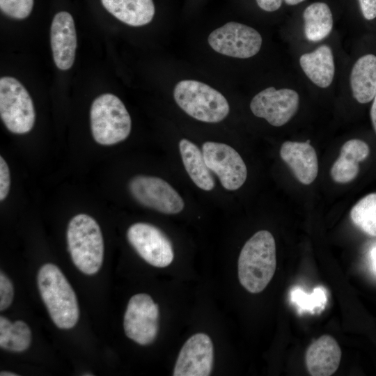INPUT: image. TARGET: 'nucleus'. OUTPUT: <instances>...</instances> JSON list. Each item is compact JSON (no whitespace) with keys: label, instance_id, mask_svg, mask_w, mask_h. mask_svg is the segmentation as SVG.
I'll list each match as a JSON object with an SVG mask.
<instances>
[{"label":"nucleus","instance_id":"f257e3e1","mask_svg":"<svg viewBox=\"0 0 376 376\" xmlns=\"http://www.w3.org/2000/svg\"><path fill=\"white\" fill-rule=\"evenodd\" d=\"M276 267V244L272 233L260 230L243 246L237 262L238 279L251 293L262 292L272 279Z\"/></svg>","mask_w":376,"mask_h":376},{"label":"nucleus","instance_id":"f03ea898","mask_svg":"<svg viewBox=\"0 0 376 376\" xmlns=\"http://www.w3.org/2000/svg\"><path fill=\"white\" fill-rule=\"evenodd\" d=\"M37 283L41 298L57 327H74L79 317L77 297L70 283L54 264L46 263L39 269Z\"/></svg>","mask_w":376,"mask_h":376},{"label":"nucleus","instance_id":"7ed1b4c3","mask_svg":"<svg viewBox=\"0 0 376 376\" xmlns=\"http://www.w3.org/2000/svg\"><path fill=\"white\" fill-rule=\"evenodd\" d=\"M68 250L75 265L84 274L93 275L102 267L104 242L97 221L86 214L70 221L67 230Z\"/></svg>","mask_w":376,"mask_h":376},{"label":"nucleus","instance_id":"20e7f679","mask_svg":"<svg viewBox=\"0 0 376 376\" xmlns=\"http://www.w3.org/2000/svg\"><path fill=\"white\" fill-rule=\"evenodd\" d=\"M173 97L182 110L199 121L219 123L229 113L226 98L217 90L199 81H180L174 87Z\"/></svg>","mask_w":376,"mask_h":376},{"label":"nucleus","instance_id":"39448f33","mask_svg":"<svg viewBox=\"0 0 376 376\" xmlns=\"http://www.w3.org/2000/svg\"><path fill=\"white\" fill-rule=\"evenodd\" d=\"M91 127L97 143L111 146L127 138L131 132L132 121L123 102L113 94L104 93L92 103Z\"/></svg>","mask_w":376,"mask_h":376},{"label":"nucleus","instance_id":"423d86ee","mask_svg":"<svg viewBox=\"0 0 376 376\" xmlns=\"http://www.w3.org/2000/svg\"><path fill=\"white\" fill-rule=\"evenodd\" d=\"M0 116L11 132L23 134L33 127L36 113L32 99L24 86L15 78L0 79Z\"/></svg>","mask_w":376,"mask_h":376},{"label":"nucleus","instance_id":"0eeeda50","mask_svg":"<svg viewBox=\"0 0 376 376\" xmlns=\"http://www.w3.org/2000/svg\"><path fill=\"white\" fill-rule=\"evenodd\" d=\"M207 42L217 53L238 58H247L260 49L262 37L254 29L239 22H230L212 31Z\"/></svg>","mask_w":376,"mask_h":376},{"label":"nucleus","instance_id":"6e6552de","mask_svg":"<svg viewBox=\"0 0 376 376\" xmlns=\"http://www.w3.org/2000/svg\"><path fill=\"white\" fill-rule=\"evenodd\" d=\"M159 318V306L149 295H134L130 298L124 315L125 335L141 345L152 343L158 334Z\"/></svg>","mask_w":376,"mask_h":376},{"label":"nucleus","instance_id":"1a4fd4ad","mask_svg":"<svg viewBox=\"0 0 376 376\" xmlns=\"http://www.w3.org/2000/svg\"><path fill=\"white\" fill-rule=\"evenodd\" d=\"M132 197L141 205L167 214L180 212L185 203L180 194L162 178L139 175L129 183Z\"/></svg>","mask_w":376,"mask_h":376},{"label":"nucleus","instance_id":"9d476101","mask_svg":"<svg viewBox=\"0 0 376 376\" xmlns=\"http://www.w3.org/2000/svg\"><path fill=\"white\" fill-rule=\"evenodd\" d=\"M202 152L206 165L217 175L226 189L233 191L243 185L247 169L234 148L226 143L206 141L202 146Z\"/></svg>","mask_w":376,"mask_h":376},{"label":"nucleus","instance_id":"9b49d317","mask_svg":"<svg viewBox=\"0 0 376 376\" xmlns=\"http://www.w3.org/2000/svg\"><path fill=\"white\" fill-rule=\"evenodd\" d=\"M127 237L136 253L156 267L169 266L174 251L169 237L157 227L148 223H135L127 231Z\"/></svg>","mask_w":376,"mask_h":376},{"label":"nucleus","instance_id":"f8f14e48","mask_svg":"<svg viewBox=\"0 0 376 376\" xmlns=\"http://www.w3.org/2000/svg\"><path fill=\"white\" fill-rule=\"evenodd\" d=\"M298 93L292 89L268 87L251 100L250 109L254 116L265 118L270 125L280 127L287 123L299 107Z\"/></svg>","mask_w":376,"mask_h":376},{"label":"nucleus","instance_id":"ddd939ff","mask_svg":"<svg viewBox=\"0 0 376 376\" xmlns=\"http://www.w3.org/2000/svg\"><path fill=\"white\" fill-rule=\"evenodd\" d=\"M214 361V346L210 336L197 333L182 345L174 366V376H208Z\"/></svg>","mask_w":376,"mask_h":376},{"label":"nucleus","instance_id":"4468645a","mask_svg":"<svg viewBox=\"0 0 376 376\" xmlns=\"http://www.w3.org/2000/svg\"><path fill=\"white\" fill-rule=\"evenodd\" d=\"M51 47L54 63L61 70L73 65L77 48V35L72 15L65 11L56 13L50 32Z\"/></svg>","mask_w":376,"mask_h":376},{"label":"nucleus","instance_id":"2eb2a0df","mask_svg":"<svg viewBox=\"0 0 376 376\" xmlns=\"http://www.w3.org/2000/svg\"><path fill=\"white\" fill-rule=\"evenodd\" d=\"M280 155L300 182L310 185L315 180L318 162L315 150L310 143L285 141L281 147Z\"/></svg>","mask_w":376,"mask_h":376},{"label":"nucleus","instance_id":"dca6fc26","mask_svg":"<svg viewBox=\"0 0 376 376\" xmlns=\"http://www.w3.org/2000/svg\"><path fill=\"white\" fill-rule=\"evenodd\" d=\"M341 350L337 341L329 335H323L308 347L305 361L312 376H329L338 369Z\"/></svg>","mask_w":376,"mask_h":376},{"label":"nucleus","instance_id":"f3484780","mask_svg":"<svg viewBox=\"0 0 376 376\" xmlns=\"http://www.w3.org/2000/svg\"><path fill=\"white\" fill-rule=\"evenodd\" d=\"M299 63L306 75L315 85L321 88L330 86L334 79L335 66L329 46L323 45L312 52L302 54Z\"/></svg>","mask_w":376,"mask_h":376},{"label":"nucleus","instance_id":"a211bd4d","mask_svg":"<svg viewBox=\"0 0 376 376\" xmlns=\"http://www.w3.org/2000/svg\"><path fill=\"white\" fill-rule=\"evenodd\" d=\"M101 2L116 18L132 26L150 23L155 13L152 0H101Z\"/></svg>","mask_w":376,"mask_h":376},{"label":"nucleus","instance_id":"6ab92c4d","mask_svg":"<svg viewBox=\"0 0 376 376\" xmlns=\"http://www.w3.org/2000/svg\"><path fill=\"white\" fill-rule=\"evenodd\" d=\"M353 97L359 103L370 102L376 93V56L369 54L360 57L350 74Z\"/></svg>","mask_w":376,"mask_h":376},{"label":"nucleus","instance_id":"aec40b11","mask_svg":"<svg viewBox=\"0 0 376 376\" xmlns=\"http://www.w3.org/2000/svg\"><path fill=\"white\" fill-rule=\"evenodd\" d=\"M179 150L185 170L194 184L205 191L213 189L214 179L205 162L202 150L186 139L180 141Z\"/></svg>","mask_w":376,"mask_h":376},{"label":"nucleus","instance_id":"412c9836","mask_svg":"<svg viewBox=\"0 0 376 376\" xmlns=\"http://www.w3.org/2000/svg\"><path fill=\"white\" fill-rule=\"evenodd\" d=\"M303 18L304 35L309 41H320L332 30V13L325 3L315 2L307 6L303 13Z\"/></svg>","mask_w":376,"mask_h":376},{"label":"nucleus","instance_id":"4be33fe9","mask_svg":"<svg viewBox=\"0 0 376 376\" xmlns=\"http://www.w3.org/2000/svg\"><path fill=\"white\" fill-rule=\"evenodd\" d=\"M31 343V331L22 320L11 322L0 317V347L4 350L20 352L29 348Z\"/></svg>","mask_w":376,"mask_h":376},{"label":"nucleus","instance_id":"5701e85b","mask_svg":"<svg viewBox=\"0 0 376 376\" xmlns=\"http://www.w3.org/2000/svg\"><path fill=\"white\" fill-rule=\"evenodd\" d=\"M353 223L365 233L376 237V193L366 195L352 208Z\"/></svg>","mask_w":376,"mask_h":376},{"label":"nucleus","instance_id":"b1692460","mask_svg":"<svg viewBox=\"0 0 376 376\" xmlns=\"http://www.w3.org/2000/svg\"><path fill=\"white\" fill-rule=\"evenodd\" d=\"M291 299L301 310L313 311L315 309L322 310L327 302L325 291L322 288H316L312 294H307L300 288L293 289L291 292Z\"/></svg>","mask_w":376,"mask_h":376},{"label":"nucleus","instance_id":"393cba45","mask_svg":"<svg viewBox=\"0 0 376 376\" xmlns=\"http://www.w3.org/2000/svg\"><path fill=\"white\" fill-rule=\"evenodd\" d=\"M359 171L358 162L340 155L331 169V175L336 182L347 183L357 176Z\"/></svg>","mask_w":376,"mask_h":376},{"label":"nucleus","instance_id":"a878e982","mask_svg":"<svg viewBox=\"0 0 376 376\" xmlns=\"http://www.w3.org/2000/svg\"><path fill=\"white\" fill-rule=\"evenodd\" d=\"M33 3L34 0H0V8L6 15L22 19L30 15Z\"/></svg>","mask_w":376,"mask_h":376},{"label":"nucleus","instance_id":"bb28decb","mask_svg":"<svg viewBox=\"0 0 376 376\" xmlns=\"http://www.w3.org/2000/svg\"><path fill=\"white\" fill-rule=\"evenodd\" d=\"M369 152V147L366 142L360 139H351L343 145L340 155L359 163L368 157Z\"/></svg>","mask_w":376,"mask_h":376},{"label":"nucleus","instance_id":"cd10ccee","mask_svg":"<svg viewBox=\"0 0 376 376\" xmlns=\"http://www.w3.org/2000/svg\"><path fill=\"white\" fill-rule=\"evenodd\" d=\"M14 297L13 285L8 277L0 274V310L3 311L11 304Z\"/></svg>","mask_w":376,"mask_h":376},{"label":"nucleus","instance_id":"c85d7f7f","mask_svg":"<svg viewBox=\"0 0 376 376\" xmlns=\"http://www.w3.org/2000/svg\"><path fill=\"white\" fill-rule=\"evenodd\" d=\"M10 171L9 168L4 160L0 157V200L3 201L9 191L10 189Z\"/></svg>","mask_w":376,"mask_h":376},{"label":"nucleus","instance_id":"c756f323","mask_svg":"<svg viewBox=\"0 0 376 376\" xmlns=\"http://www.w3.org/2000/svg\"><path fill=\"white\" fill-rule=\"evenodd\" d=\"M361 10L366 19L371 20L376 17V0H359Z\"/></svg>","mask_w":376,"mask_h":376},{"label":"nucleus","instance_id":"7c9ffc66","mask_svg":"<svg viewBox=\"0 0 376 376\" xmlns=\"http://www.w3.org/2000/svg\"><path fill=\"white\" fill-rule=\"evenodd\" d=\"M256 2L262 10L274 12L281 7L282 0H256Z\"/></svg>","mask_w":376,"mask_h":376},{"label":"nucleus","instance_id":"2f4dec72","mask_svg":"<svg viewBox=\"0 0 376 376\" xmlns=\"http://www.w3.org/2000/svg\"><path fill=\"white\" fill-rule=\"evenodd\" d=\"M370 117L373 128L376 132V93L373 98V102L370 109Z\"/></svg>","mask_w":376,"mask_h":376},{"label":"nucleus","instance_id":"473e14b6","mask_svg":"<svg viewBox=\"0 0 376 376\" xmlns=\"http://www.w3.org/2000/svg\"><path fill=\"white\" fill-rule=\"evenodd\" d=\"M371 260L373 267L376 272V246L374 247L371 251Z\"/></svg>","mask_w":376,"mask_h":376},{"label":"nucleus","instance_id":"72a5a7b5","mask_svg":"<svg viewBox=\"0 0 376 376\" xmlns=\"http://www.w3.org/2000/svg\"><path fill=\"white\" fill-rule=\"evenodd\" d=\"M304 0H284V1L288 4V5H290V6H294V5H297L302 1H304Z\"/></svg>","mask_w":376,"mask_h":376},{"label":"nucleus","instance_id":"f704fd0d","mask_svg":"<svg viewBox=\"0 0 376 376\" xmlns=\"http://www.w3.org/2000/svg\"><path fill=\"white\" fill-rule=\"evenodd\" d=\"M1 376H17L19 375L18 374H15V373H11L9 371H1L0 373Z\"/></svg>","mask_w":376,"mask_h":376},{"label":"nucleus","instance_id":"c9c22d12","mask_svg":"<svg viewBox=\"0 0 376 376\" xmlns=\"http://www.w3.org/2000/svg\"><path fill=\"white\" fill-rule=\"evenodd\" d=\"M306 142L310 143V140H307Z\"/></svg>","mask_w":376,"mask_h":376}]
</instances>
